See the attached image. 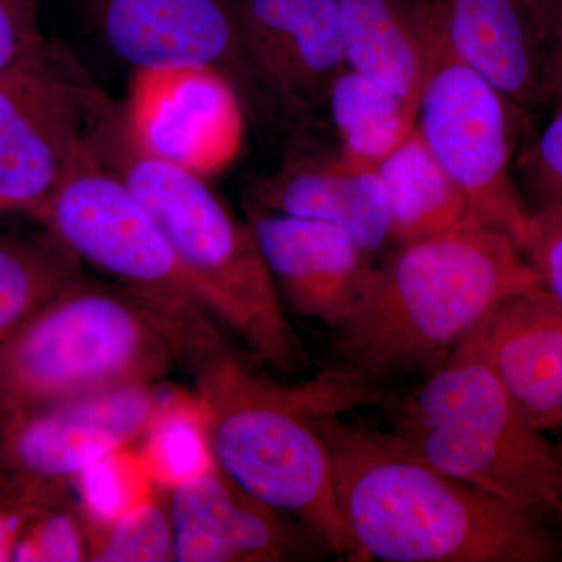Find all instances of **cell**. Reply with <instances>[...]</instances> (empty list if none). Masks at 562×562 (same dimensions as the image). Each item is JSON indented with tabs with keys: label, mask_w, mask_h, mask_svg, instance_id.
<instances>
[{
	"label": "cell",
	"mask_w": 562,
	"mask_h": 562,
	"mask_svg": "<svg viewBox=\"0 0 562 562\" xmlns=\"http://www.w3.org/2000/svg\"><path fill=\"white\" fill-rule=\"evenodd\" d=\"M342 416L321 414L316 425L361 561H562L546 517L454 479L395 431Z\"/></svg>",
	"instance_id": "obj_1"
},
{
	"label": "cell",
	"mask_w": 562,
	"mask_h": 562,
	"mask_svg": "<svg viewBox=\"0 0 562 562\" xmlns=\"http://www.w3.org/2000/svg\"><path fill=\"white\" fill-rule=\"evenodd\" d=\"M538 284L516 243L482 222L397 244L333 328L331 368L383 391L428 373L503 301Z\"/></svg>",
	"instance_id": "obj_2"
},
{
	"label": "cell",
	"mask_w": 562,
	"mask_h": 562,
	"mask_svg": "<svg viewBox=\"0 0 562 562\" xmlns=\"http://www.w3.org/2000/svg\"><path fill=\"white\" fill-rule=\"evenodd\" d=\"M188 364L214 464L265 505L301 520L325 549L361 561L339 508L316 417L373 405L386 391L331 366L297 386L268 382L244 368L224 344Z\"/></svg>",
	"instance_id": "obj_3"
},
{
	"label": "cell",
	"mask_w": 562,
	"mask_h": 562,
	"mask_svg": "<svg viewBox=\"0 0 562 562\" xmlns=\"http://www.w3.org/2000/svg\"><path fill=\"white\" fill-rule=\"evenodd\" d=\"M88 140L157 222L214 321L262 364L302 371L305 350L249 222L238 220L209 180L146 154L128 132L124 105L92 88Z\"/></svg>",
	"instance_id": "obj_4"
},
{
	"label": "cell",
	"mask_w": 562,
	"mask_h": 562,
	"mask_svg": "<svg viewBox=\"0 0 562 562\" xmlns=\"http://www.w3.org/2000/svg\"><path fill=\"white\" fill-rule=\"evenodd\" d=\"M394 431L454 479L562 530V443L532 424L471 335L397 403Z\"/></svg>",
	"instance_id": "obj_5"
},
{
	"label": "cell",
	"mask_w": 562,
	"mask_h": 562,
	"mask_svg": "<svg viewBox=\"0 0 562 562\" xmlns=\"http://www.w3.org/2000/svg\"><path fill=\"white\" fill-rule=\"evenodd\" d=\"M179 360L172 333L143 299L79 279L0 342V419L151 384Z\"/></svg>",
	"instance_id": "obj_6"
},
{
	"label": "cell",
	"mask_w": 562,
	"mask_h": 562,
	"mask_svg": "<svg viewBox=\"0 0 562 562\" xmlns=\"http://www.w3.org/2000/svg\"><path fill=\"white\" fill-rule=\"evenodd\" d=\"M43 222L74 257L143 299L172 333L181 360L224 344L157 222L90 140L55 191Z\"/></svg>",
	"instance_id": "obj_7"
},
{
	"label": "cell",
	"mask_w": 562,
	"mask_h": 562,
	"mask_svg": "<svg viewBox=\"0 0 562 562\" xmlns=\"http://www.w3.org/2000/svg\"><path fill=\"white\" fill-rule=\"evenodd\" d=\"M83 5L106 47L133 69L217 70L262 138L291 139L305 128L251 52L239 0H83Z\"/></svg>",
	"instance_id": "obj_8"
},
{
	"label": "cell",
	"mask_w": 562,
	"mask_h": 562,
	"mask_svg": "<svg viewBox=\"0 0 562 562\" xmlns=\"http://www.w3.org/2000/svg\"><path fill=\"white\" fill-rule=\"evenodd\" d=\"M524 116L522 109L446 47L422 91L416 122L476 221L505 233L520 251L532 213L513 177Z\"/></svg>",
	"instance_id": "obj_9"
},
{
	"label": "cell",
	"mask_w": 562,
	"mask_h": 562,
	"mask_svg": "<svg viewBox=\"0 0 562 562\" xmlns=\"http://www.w3.org/2000/svg\"><path fill=\"white\" fill-rule=\"evenodd\" d=\"M92 87L72 55L49 40L0 74V210L44 221L88 146Z\"/></svg>",
	"instance_id": "obj_10"
},
{
	"label": "cell",
	"mask_w": 562,
	"mask_h": 562,
	"mask_svg": "<svg viewBox=\"0 0 562 562\" xmlns=\"http://www.w3.org/2000/svg\"><path fill=\"white\" fill-rule=\"evenodd\" d=\"M155 413L151 384H132L2 417L0 487L43 505L60 502L79 476L138 438Z\"/></svg>",
	"instance_id": "obj_11"
},
{
	"label": "cell",
	"mask_w": 562,
	"mask_h": 562,
	"mask_svg": "<svg viewBox=\"0 0 562 562\" xmlns=\"http://www.w3.org/2000/svg\"><path fill=\"white\" fill-rule=\"evenodd\" d=\"M122 105L140 149L203 179L231 168L241 151L246 111L231 81L217 70L135 69Z\"/></svg>",
	"instance_id": "obj_12"
},
{
	"label": "cell",
	"mask_w": 562,
	"mask_h": 562,
	"mask_svg": "<svg viewBox=\"0 0 562 562\" xmlns=\"http://www.w3.org/2000/svg\"><path fill=\"white\" fill-rule=\"evenodd\" d=\"M291 140L280 168L251 187V209L338 225L371 257L394 243L379 168Z\"/></svg>",
	"instance_id": "obj_13"
},
{
	"label": "cell",
	"mask_w": 562,
	"mask_h": 562,
	"mask_svg": "<svg viewBox=\"0 0 562 562\" xmlns=\"http://www.w3.org/2000/svg\"><path fill=\"white\" fill-rule=\"evenodd\" d=\"M247 222L280 297L330 330L344 319L372 269L371 255L338 225L247 210Z\"/></svg>",
	"instance_id": "obj_14"
},
{
	"label": "cell",
	"mask_w": 562,
	"mask_h": 562,
	"mask_svg": "<svg viewBox=\"0 0 562 562\" xmlns=\"http://www.w3.org/2000/svg\"><path fill=\"white\" fill-rule=\"evenodd\" d=\"M176 561L297 560L306 541L283 513L255 498L214 464L177 484L169 498Z\"/></svg>",
	"instance_id": "obj_15"
},
{
	"label": "cell",
	"mask_w": 562,
	"mask_h": 562,
	"mask_svg": "<svg viewBox=\"0 0 562 562\" xmlns=\"http://www.w3.org/2000/svg\"><path fill=\"white\" fill-rule=\"evenodd\" d=\"M247 41L261 68L310 122L346 68L339 0H239Z\"/></svg>",
	"instance_id": "obj_16"
},
{
	"label": "cell",
	"mask_w": 562,
	"mask_h": 562,
	"mask_svg": "<svg viewBox=\"0 0 562 562\" xmlns=\"http://www.w3.org/2000/svg\"><path fill=\"white\" fill-rule=\"evenodd\" d=\"M471 338L532 424L562 436V303L538 284L503 301Z\"/></svg>",
	"instance_id": "obj_17"
},
{
	"label": "cell",
	"mask_w": 562,
	"mask_h": 562,
	"mask_svg": "<svg viewBox=\"0 0 562 562\" xmlns=\"http://www.w3.org/2000/svg\"><path fill=\"white\" fill-rule=\"evenodd\" d=\"M346 65L419 105L447 47L436 0H339Z\"/></svg>",
	"instance_id": "obj_18"
},
{
	"label": "cell",
	"mask_w": 562,
	"mask_h": 562,
	"mask_svg": "<svg viewBox=\"0 0 562 562\" xmlns=\"http://www.w3.org/2000/svg\"><path fill=\"white\" fill-rule=\"evenodd\" d=\"M449 50L524 111L541 105L542 32L524 0H436Z\"/></svg>",
	"instance_id": "obj_19"
},
{
	"label": "cell",
	"mask_w": 562,
	"mask_h": 562,
	"mask_svg": "<svg viewBox=\"0 0 562 562\" xmlns=\"http://www.w3.org/2000/svg\"><path fill=\"white\" fill-rule=\"evenodd\" d=\"M379 172L395 246L480 222L417 128L380 162Z\"/></svg>",
	"instance_id": "obj_20"
},
{
	"label": "cell",
	"mask_w": 562,
	"mask_h": 562,
	"mask_svg": "<svg viewBox=\"0 0 562 562\" xmlns=\"http://www.w3.org/2000/svg\"><path fill=\"white\" fill-rule=\"evenodd\" d=\"M338 147L353 160L379 168L416 128L419 105L346 66L328 91Z\"/></svg>",
	"instance_id": "obj_21"
},
{
	"label": "cell",
	"mask_w": 562,
	"mask_h": 562,
	"mask_svg": "<svg viewBox=\"0 0 562 562\" xmlns=\"http://www.w3.org/2000/svg\"><path fill=\"white\" fill-rule=\"evenodd\" d=\"M80 260L49 241L0 238V342L80 279Z\"/></svg>",
	"instance_id": "obj_22"
},
{
	"label": "cell",
	"mask_w": 562,
	"mask_h": 562,
	"mask_svg": "<svg viewBox=\"0 0 562 562\" xmlns=\"http://www.w3.org/2000/svg\"><path fill=\"white\" fill-rule=\"evenodd\" d=\"M95 562L176 561L168 498H155L88 531Z\"/></svg>",
	"instance_id": "obj_23"
},
{
	"label": "cell",
	"mask_w": 562,
	"mask_h": 562,
	"mask_svg": "<svg viewBox=\"0 0 562 562\" xmlns=\"http://www.w3.org/2000/svg\"><path fill=\"white\" fill-rule=\"evenodd\" d=\"M90 539L79 514L60 502L41 506L32 517L14 561H88Z\"/></svg>",
	"instance_id": "obj_24"
},
{
	"label": "cell",
	"mask_w": 562,
	"mask_h": 562,
	"mask_svg": "<svg viewBox=\"0 0 562 562\" xmlns=\"http://www.w3.org/2000/svg\"><path fill=\"white\" fill-rule=\"evenodd\" d=\"M519 172L532 210L562 203V106L553 110L547 127L524 150Z\"/></svg>",
	"instance_id": "obj_25"
},
{
	"label": "cell",
	"mask_w": 562,
	"mask_h": 562,
	"mask_svg": "<svg viewBox=\"0 0 562 562\" xmlns=\"http://www.w3.org/2000/svg\"><path fill=\"white\" fill-rule=\"evenodd\" d=\"M522 254L539 286L562 303V203L532 210Z\"/></svg>",
	"instance_id": "obj_26"
},
{
	"label": "cell",
	"mask_w": 562,
	"mask_h": 562,
	"mask_svg": "<svg viewBox=\"0 0 562 562\" xmlns=\"http://www.w3.org/2000/svg\"><path fill=\"white\" fill-rule=\"evenodd\" d=\"M44 0H0V74L43 43Z\"/></svg>",
	"instance_id": "obj_27"
},
{
	"label": "cell",
	"mask_w": 562,
	"mask_h": 562,
	"mask_svg": "<svg viewBox=\"0 0 562 562\" xmlns=\"http://www.w3.org/2000/svg\"><path fill=\"white\" fill-rule=\"evenodd\" d=\"M542 32L541 105L562 106V0H546L538 11Z\"/></svg>",
	"instance_id": "obj_28"
},
{
	"label": "cell",
	"mask_w": 562,
	"mask_h": 562,
	"mask_svg": "<svg viewBox=\"0 0 562 562\" xmlns=\"http://www.w3.org/2000/svg\"><path fill=\"white\" fill-rule=\"evenodd\" d=\"M41 506L43 503L27 501L0 487V562L14 561L24 532Z\"/></svg>",
	"instance_id": "obj_29"
},
{
	"label": "cell",
	"mask_w": 562,
	"mask_h": 562,
	"mask_svg": "<svg viewBox=\"0 0 562 562\" xmlns=\"http://www.w3.org/2000/svg\"><path fill=\"white\" fill-rule=\"evenodd\" d=\"M527 3H538L541 2V0H525Z\"/></svg>",
	"instance_id": "obj_30"
}]
</instances>
